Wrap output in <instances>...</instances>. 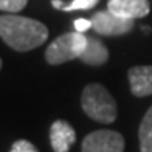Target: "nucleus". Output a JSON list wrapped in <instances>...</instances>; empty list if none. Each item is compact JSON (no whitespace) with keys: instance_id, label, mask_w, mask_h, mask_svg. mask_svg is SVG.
I'll return each mask as SVG.
<instances>
[{"instance_id":"obj_1","label":"nucleus","mask_w":152,"mask_h":152,"mask_svg":"<svg viewBox=\"0 0 152 152\" xmlns=\"http://www.w3.org/2000/svg\"><path fill=\"white\" fill-rule=\"evenodd\" d=\"M0 37L16 51H30L40 47L48 37V28L39 20L6 14L0 16Z\"/></svg>"},{"instance_id":"obj_2","label":"nucleus","mask_w":152,"mask_h":152,"mask_svg":"<svg viewBox=\"0 0 152 152\" xmlns=\"http://www.w3.org/2000/svg\"><path fill=\"white\" fill-rule=\"evenodd\" d=\"M81 104L87 116L101 124H110L116 120V102L109 90L101 84H88L82 90Z\"/></svg>"},{"instance_id":"obj_3","label":"nucleus","mask_w":152,"mask_h":152,"mask_svg":"<svg viewBox=\"0 0 152 152\" xmlns=\"http://www.w3.org/2000/svg\"><path fill=\"white\" fill-rule=\"evenodd\" d=\"M87 47V36L84 33L72 31L54 39L45 51V59L50 65H59L79 58Z\"/></svg>"},{"instance_id":"obj_4","label":"nucleus","mask_w":152,"mask_h":152,"mask_svg":"<svg viewBox=\"0 0 152 152\" xmlns=\"http://www.w3.org/2000/svg\"><path fill=\"white\" fill-rule=\"evenodd\" d=\"M92 28L102 36H121V34H127L134 28V20L132 19H124L106 11H98L95 12L92 17Z\"/></svg>"},{"instance_id":"obj_5","label":"nucleus","mask_w":152,"mask_h":152,"mask_svg":"<svg viewBox=\"0 0 152 152\" xmlns=\"http://www.w3.org/2000/svg\"><path fill=\"white\" fill-rule=\"evenodd\" d=\"M124 138L115 130H96L82 141V152H123Z\"/></svg>"},{"instance_id":"obj_6","label":"nucleus","mask_w":152,"mask_h":152,"mask_svg":"<svg viewBox=\"0 0 152 152\" xmlns=\"http://www.w3.org/2000/svg\"><path fill=\"white\" fill-rule=\"evenodd\" d=\"M107 10L124 19H140L149 14V0H109Z\"/></svg>"},{"instance_id":"obj_7","label":"nucleus","mask_w":152,"mask_h":152,"mask_svg":"<svg viewBox=\"0 0 152 152\" xmlns=\"http://www.w3.org/2000/svg\"><path fill=\"white\" fill-rule=\"evenodd\" d=\"M132 95L143 98L152 95V65H137L127 73Z\"/></svg>"},{"instance_id":"obj_8","label":"nucleus","mask_w":152,"mask_h":152,"mask_svg":"<svg viewBox=\"0 0 152 152\" xmlns=\"http://www.w3.org/2000/svg\"><path fill=\"white\" fill-rule=\"evenodd\" d=\"M50 141L54 152H68L76 141V132L67 121L58 120L50 127Z\"/></svg>"},{"instance_id":"obj_9","label":"nucleus","mask_w":152,"mask_h":152,"mask_svg":"<svg viewBox=\"0 0 152 152\" xmlns=\"http://www.w3.org/2000/svg\"><path fill=\"white\" fill-rule=\"evenodd\" d=\"M79 59L87 65H102L109 59V51L107 47L96 37H87V47L84 53L79 56Z\"/></svg>"},{"instance_id":"obj_10","label":"nucleus","mask_w":152,"mask_h":152,"mask_svg":"<svg viewBox=\"0 0 152 152\" xmlns=\"http://www.w3.org/2000/svg\"><path fill=\"white\" fill-rule=\"evenodd\" d=\"M138 138H140V151L152 152V106L141 120L140 129H138Z\"/></svg>"},{"instance_id":"obj_11","label":"nucleus","mask_w":152,"mask_h":152,"mask_svg":"<svg viewBox=\"0 0 152 152\" xmlns=\"http://www.w3.org/2000/svg\"><path fill=\"white\" fill-rule=\"evenodd\" d=\"M28 0H0V11L19 12L25 8Z\"/></svg>"},{"instance_id":"obj_12","label":"nucleus","mask_w":152,"mask_h":152,"mask_svg":"<svg viewBox=\"0 0 152 152\" xmlns=\"http://www.w3.org/2000/svg\"><path fill=\"white\" fill-rule=\"evenodd\" d=\"M98 2H99V0H73L72 3L64 5L62 11H76V10L86 11V10H92Z\"/></svg>"},{"instance_id":"obj_13","label":"nucleus","mask_w":152,"mask_h":152,"mask_svg":"<svg viewBox=\"0 0 152 152\" xmlns=\"http://www.w3.org/2000/svg\"><path fill=\"white\" fill-rule=\"evenodd\" d=\"M10 152H39V151L30 141H26V140H17L11 146V151Z\"/></svg>"},{"instance_id":"obj_14","label":"nucleus","mask_w":152,"mask_h":152,"mask_svg":"<svg viewBox=\"0 0 152 152\" xmlns=\"http://www.w3.org/2000/svg\"><path fill=\"white\" fill-rule=\"evenodd\" d=\"M73 25H75V31H78V33H84V31L90 30L93 26L92 19L90 20H88V19H76L73 22Z\"/></svg>"},{"instance_id":"obj_15","label":"nucleus","mask_w":152,"mask_h":152,"mask_svg":"<svg viewBox=\"0 0 152 152\" xmlns=\"http://www.w3.org/2000/svg\"><path fill=\"white\" fill-rule=\"evenodd\" d=\"M51 5L54 6V8H58V10H62V8H64V3H62V0H51Z\"/></svg>"},{"instance_id":"obj_16","label":"nucleus","mask_w":152,"mask_h":152,"mask_svg":"<svg viewBox=\"0 0 152 152\" xmlns=\"http://www.w3.org/2000/svg\"><path fill=\"white\" fill-rule=\"evenodd\" d=\"M143 31H144V33H146V34H148V33H151V28H149V26H148V25H144V26H143Z\"/></svg>"},{"instance_id":"obj_17","label":"nucleus","mask_w":152,"mask_h":152,"mask_svg":"<svg viewBox=\"0 0 152 152\" xmlns=\"http://www.w3.org/2000/svg\"><path fill=\"white\" fill-rule=\"evenodd\" d=\"M0 68H2V59H0Z\"/></svg>"}]
</instances>
